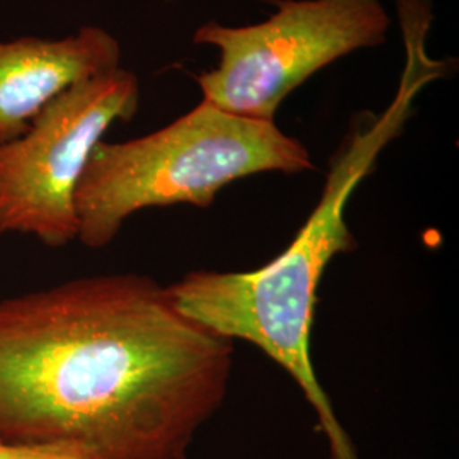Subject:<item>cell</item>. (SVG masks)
<instances>
[{"instance_id": "obj_1", "label": "cell", "mask_w": 459, "mask_h": 459, "mask_svg": "<svg viewBox=\"0 0 459 459\" xmlns=\"http://www.w3.org/2000/svg\"><path fill=\"white\" fill-rule=\"evenodd\" d=\"M235 342L143 274L0 299V444H77L100 459H187L221 409Z\"/></svg>"}, {"instance_id": "obj_2", "label": "cell", "mask_w": 459, "mask_h": 459, "mask_svg": "<svg viewBox=\"0 0 459 459\" xmlns=\"http://www.w3.org/2000/svg\"><path fill=\"white\" fill-rule=\"evenodd\" d=\"M407 65L394 102L383 115L359 123L332 159L315 210L278 257L247 273L195 271L167 286L174 305L203 327L231 342L244 341L295 379L312 405L332 459H359L313 368L310 342L320 282L332 259L358 242L345 208L377 165L379 153L402 133L413 99L444 74L420 39H407Z\"/></svg>"}, {"instance_id": "obj_3", "label": "cell", "mask_w": 459, "mask_h": 459, "mask_svg": "<svg viewBox=\"0 0 459 459\" xmlns=\"http://www.w3.org/2000/svg\"><path fill=\"white\" fill-rule=\"evenodd\" d=\"M307 147L276 123L231 115L201 100L145 136L94 148L75 191L77 240L109 246L125 221L148 208H210L229 184L265 172L301 174Z\"/></svg>"}, {"instance_id": "obj_4", "label": "cell", "mask_w": 459, "mask_h": 459, "mask_svg": "<svg viewBox=\"0 0 459 459\" xmlns=\"http://www.w3.org/2000/svg\"><path fill=\"white\" fill-rule=\"evenodd\" d=\"M263 22H204L195 45L218 51L197 77L203 100L231 115L276 123L279 106L325 66L386 41L392 17L381 0H269Z\"/></svg>"}, {"instance_id": "obj_5", "label": "cell", "mask_w": 459, "mask_h": 459, "mask_svg": "<svg viewBox=\"0 0 459 459\" xmlns=\"http://www.w3.org/2000/svg\"><path fill=\"white\" fill-rule=\"evenodd\" d=\"M140 81L117 66L72 85L19 138L0 145V235H30L49 248L77 238L75 191L115 123L138 113Z\"/></svg>"}, {"instance_id": "obj_6", "label": "cell", "mask_w": 459, "mask_h": 459, "mask_svg": "<svg viewBox=\"0 0 459 459\" xmlns=\"http://www.w3.org/2000/svg\"><path fill=\"white\" fill-rule=\"evenodd\" d=\"M119 64L117 39L99 26H82L65 38L0 39V145L28 132L64 91Z\"/></svg>"}, {"instance_id": "obj_7", "label": "cell", "mask_w": 459, "mask_h": 459, "mask_svg": "<svg viewBox=\"0 0 459 459\" xmlns=\"http://www.w3.org/2000/svg\"><path fill=\"white\" fill-rule=\"evenodd\" d=\"M0 459H100L92 451L77 444L14 446L0 444Z\"/></svg>"}, {"instance_id": "obj_8", "label": "cell", "mask_w": 459, "mask_h": 459, "mask_svg": "<svg viewBox=\"0 0 459 459\" xmlns=\"http://www.w3.org/2000/svg\"><path fill=\"white\" fill-rule=\"evenodd\" d=\"M165 2H172V0H165Z\"/></svg>"}]
</instances>
